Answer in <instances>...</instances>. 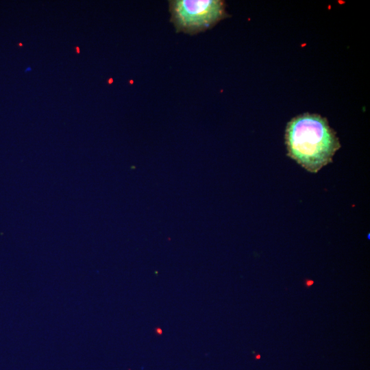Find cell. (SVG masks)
<instances>
[{"mask_svg": "<svg viewBox=\"0 0 370 370\" xmlns=\"http://www.w3.org/2000/svg\"><path fill=\"white\" fill-rule=\"evenodd\" d=\"M285 143L288 156L309 172L316 173L332 162L341 144L325 118L305 113L287 124Z\"/></svg>", "mask_w": 370, "mask_h": 370, "instance_id": "obj_1", "label": "cell"}, {"mask_svg": "<svg viewBox=\"0 0 370 370\" xmlns=\"http://www.w3.org/2000/svg\"><path fill=\"white\" fill-rule=\"evenodd\" d=\"M169 5L176 31L190 35L210 29L227 16L220 0H171Z\"/></svg>", "mask_w": 370, "mask_h": 370, "instance_id": "obj_2", "label": "cell"}, {"mask_svg": "<svg viewBox=\"0 0 370 370\" xmlns=\"http://www.w3.org/2000/svg\"><path fill=\"white\" fill-rule=\"evenodd\" d=\"M312 284H313V281L308 280V281L306 282V285L307 286H310L312 285Z\"/></svg>", "mask_w": 370, "mask_h": 370, "instance_id": "obj_3", "label": "cell"}]
</instances>
